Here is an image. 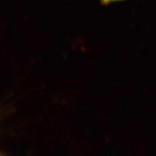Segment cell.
<instances>
[{
    "instance_id": "1",
    "label": "cell",
    "mask_w": 156,
    "mask_h": 156,
    "mask_svg": "<svg viewBox=\"0 0 156 156\" xmlns=\"http://www.w3.org/2000/svg\"><path fill=\"white\" fill-rule=\"evenodd\" d=\"M124 1H126V0H100L101 5H104V6L109 5L111 4L112 3L124 2Z\"/></svg>"
}]
</instances>
